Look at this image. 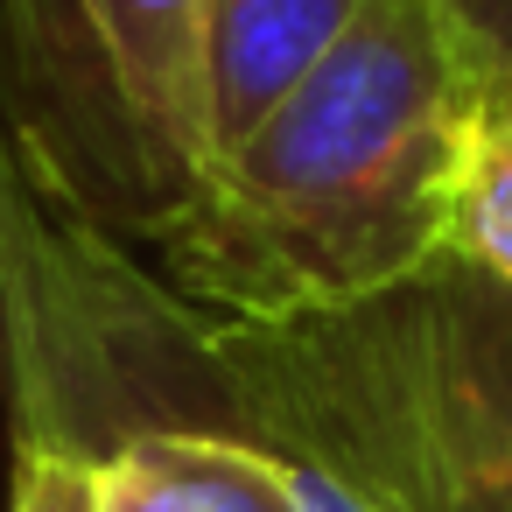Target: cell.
I'll use <instances>...</instances> for the list:
<instances>
[{"label": "cell", "instance_id": "cell-1", "mask_svg": "<svg viewBox=\"0 0 512 512\" xmlns=\"http://www.w3.org/2000/svg\"><path fill=\"white\" fill-rule=\"evenodd\" d=\"M477 127L484 64L449 0H365L155 239L162 288L218 323H302L421 274Z\"/></svg>", "mask_w": 512, "mask_h": 512}, {"label": "cell", "instance_id": "cell-2", "mask_svg": "<svg viewBox=\"0 0 512 512\" xmlns=\"http://www.w3.org/2000/svg\"><path fill=\"white\" fill-rule=\"evenodd\" d=\"M0 113L64 225L169 239L218 169L211 0H0Z\"/></svg>", "mask_w": 512, "mask_h": 512}, {"label": "cell", "instance_id": "cell-3", "mask_svg": "<svg viewBox=\"0 0 512 512\" xmlns=\"http://www.w3.org/2000/svg\"><path fill=\"white\" fill-rule=\"evenodd\" d=\"M106 512H302L288 463L211 421H141L92 449Z\"/></svg>", "mask_w": 512, "mask_h": 512}, {"label": "cell", "instance_id": "cell-4", "mask_svg": "<svg viewBox=\"0 0 512 512\" xmlns=\"http://www.w3.org/2000/svg\"><path fill=\"white\" fill-rule=\"evenodd\" d=\"M365 15V0H211V106L218 155L260 127L267 106L295 78L323 64V50Z\"/></svg>", "mask_w": 512, "mask_h": 512}, {"label": "cell", "instance_id": "cell-5", "mask_svg": "<svg viewBox=\"0 0 512 512\" xmlns=\"http://www.w3.org/2000/svg\"><path fill=\"white\" fill-rule=\"evenodd\" d=\"M449 253L512 288V120H484L463 155L449 197Z\"/></svg>", "mask_w": 512, "mask_h": 512}, {"label": "cell", "instance_id": "cell-6", "mask_svg": "<svg viewBox=\"0 0 512 512\" xmlns=\"http://www.w3.org/2000/svg\"><path fill=\"white\" fill-rule=\"evenodd\" d=\"M8 512H106L92 449L50 442V435H15V498H8Z\"/></svg>", "mask_w": 512, "mask_h": 512}, {"label": "cell", "instance_id": "cell-7", "mask_svg": "<svg viewBox=\"0 0 512 512\" xmlns=\"http://www.w3.org/2000/svg\"><path fill=\"white\" fill-rule=\"evenodd\" d=\"M484 64V120H512V0H449Z\"/></svg>", "mask_w": 512, "mask_h": 512}]
</instances>
